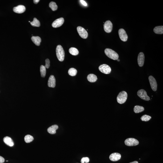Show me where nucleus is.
I'll return each mask as SVG.
<instances>
[{
  "mask_svg": "<svg viewBox=\"0 0 163 163\" xmlns=\"http://www.w3.org/2000/svg\"><path fill=\"white\" fill-rule=\"evenodd\" d=\"M144 107L139 105H136L135 106L134 108V111L136 113L142 112L144 111Z\"/></svg>",
  "mask_w": 163,
  "mask_h": 163,
  "instance_id": "21",
  "label": "nucleus"
},
{
  "mask_svg": "<svg viewBox=\"0 0 163 163\" xmlns=\"http://www.w3.org/2000/svg\"><path fill=\"white\" fill-rule=\"evenodd\" d=\"M105 53L107 56L113 60H117L118 59V54L111 49H106L105 50Z\"/></svg>",
  "mask_w": 163,
  "mask_h": 163,
  "instance_id": "2",
  "label": "nucleus"
},
{
  "mask_svg": "<svg viewBox=\"0 0 163 163\" xmlns=\"http://www.w3.org/2000/svg\"><path fill=\"white\" fill-rule=\"evenodd\" d=\"M113 24L110 21H106L104 24V29L105 31L107 33L111 32L112 29Z\"/></svg>",
  "mask_w": 163,
  "mask_h": 163,
  "instance_id": "8",
  "label": "nucleus"
},
{
  "mask_svg": "<svg viewBox=\"0 0 163 163\" xmlns=\"http://www.w3.org/2000/svg\"><path fill=\"white\" fill-rule=\"evenodd\" d=\"M126 145L128 146H134L138 145L139 142L134 138H130L127 139L124 141Z\"/></svg>",
  "mask_w": 163,
  "mask_h": 163,
  "instance_id": "4",
  "label": "nucleus"
},
{
  "mask_svg": "<svg viewBox=\"0 0 163 163\" xmlns=\"http://www.w3.org/2000/svg\"><path fill=\"white\" fill-rule=\"evenodd\" d=\"M31 40L37 46H39L40 45L41 42V39L38 36H32L31 38Z\"/></svg>",
  "mask_w": 163,
  "mask_h": 163,
  "instance_id": "18",
  "label": "nucleus"
},
{
  "mask_svg": "<svg viewBox=\"0 0 163 163\" xmlns=\"http://www.w3.org/2000/svg\"><path fill=\"white\" fill-rule=\"evenodd\" d=\"M69 52L72 55L76 56L79 54V52L77 49L75 47H72L69 50Z\"/></svg>",
  "mask_w": 163,
  "mask_h": 163,
  "instance_id": "22",
  "label": "nucleus"
},
{
  "mask_svg": "<svg viewBox=\"0 0 163 163\" xmlns=\"http://www.w3.org/2000/svg\"><path fill=\"white\" fill-rule=\"evenodd\" d=\"M137 95L140 98L144 100L149 101L150 100V98L147 94L146 92L144 89H142L139 90L137 92Z\"/></svg>",
  "mask_w": 163,
  "mask_h": 163,
  "instance_id": "6",
  "label": "nucleus"
},
{
  "mask_svg": "<svg viewBox=\"0 0 163 163\" xmlns=\"http://www.w3.org/2000/svg\"><path fill=\"white\" fill-rule=\"evenodd\" d=\"M118 34L120 38L122 41L125 42L127 41L128 36L125 30L123 29H120L118 31Z\"/></svg>",
  "mask_w": 163,
  "mask_h": 163,
  "instance_id": "10",
  "label": "nucleus"
},
{
  "mask_svg": "<svg viewBox=\"0 0 163 163\" xmlns=\"http://www.w3.org/2000/svg\"><path fill=\"white\" fill-rule=\"evenodd\" d=\"M128 94L126 92L122 91L119 93L117 97V101L120 104H123L126 101Z\"/></svg>",
  "mask_w": 163,
  "mask_h": 163,
  "instance_id": "3",
  "label": "nucleus"
},
{
  "mask_svg": "<svg viewBox=\"0 0 163 163\" xmlns=\"http://www.w3.org/2000/svg\"><path fill=\"white\" fill-rule=\"evenodd\" d=\"M77 29L79 35L82 38L86 39L88 36V33L87 31L84 28L80 26L78 27Z\"/></svg>",
  "mask_w": 163,
  "mask_h": 163,
  "instance_id": "7",
  "label": "nucleus"
},
{
  "mask_svg": "<svg viewBox=\"0 0 163 163\" xmlns=\"http://www.w3.org/2000/svg\"><path fill=\"white\" fill-rule=\"evenodd\" d=\"M99 70L102 73L105 74H109L111 72V69L110 66L106 64L100 65Z\"/></svg>",
  "mask_w": 163,
  "mask_h": 163,
  "instance_id": "5",
  "label": "nucleus"
},
{
  "mask_svg": "<svg viewBox=\"0 0 163 163\" xmlns=\"http://www.w3.org/2000/svg\"><path fill=\"white\" fill-rule=\"evenodd\" d=\"M155 33L157 34H163V26H160L156 27L153 29Z\"/></svg>",
  "mask_w": 163,
  "mask_h": 163,
  "instance_id": "20",
  "label": "nucleus"
},
{
  "mask_svg": "<svg viewBox=\"0 0 163 163\" xmlns=\"http://www.w3.org/2000/svg\"><path fill=\"white\" fill-rule=\"evenodd\" d=\"M151 118V117L150 116L147 115H144L141 117V119L142 121L148 122L150 120Z\"/></svg>",
  "mask_w": 163,
  "mask_h": 163,
  "instance_id": "28",
  "label": "nucleus"
},
{
  "mask_svg": "<svg viewBox=\"0 0 163 163\" xmlns=\"http://www.w3.org/2000/svg\"><path fill=\"white\" fill-rule=\"evenodd\" d=\"M30 24L33 26L39 27L40 26V23L39 21L36 18H34L33 21L32 22H30Z\"/></svg>",
  "mask_w": 163,
  "mask_h": 163,
  "instance_id": "23",
  "label": "nucleus"
},
{
  "mask_svg": "<svg viewBox=\"0 0 163 163\" xmlns=\"http://www.w3.org/2000/svg\"><path fill=\"white\" fill-rule=\"evenodd\" d=\"M87 80L89 82H95L97 80V77L96 75L93 74H89L87 77Z\"/></svg>",
  "mask_w": 163,
  "mask_h": 163,
  "instance_id": "19",
  "label": "nucleus"
},
{
  "mask_svg": "<svg viewBox=\"0 0 163 163\" xmlns=\"http://www.w3.org/2000/svg\"><path fill=\"white\" fill-rule=\"evenodd\" d=\"M26 8L24 6L20 5L14 7L13 9L14 12L17 13H22L24 12Z\"/></svg>",
  "mask_w": 163,
  "mask_h": 163,
  "instance_id": "13",
  "label": "nucleus"
},
{
  "mask_svg": "<svg viewBox=\"0 0 163 163\" xmlns=\"http://www.w3.org/2000/svg\"><path fill=\"white\" fill-rule=\"evenodd\" d=\"M24 141L26 143H29L32 142L34 140V137L30 135H27L24 138Z\"/></svg>",
  "mask_w": 163,
  "mask_h": 163,
  "instance_id": "26",
  "label": "nucleus"
},
{
  "mask_svg": "<svg viewBox=\"0 0 163 163\" xmlns=\"http://www.w3.org/2000/svg\"><path fill=\"white\" fill-rule=\"evenodd\" d=\"M80 1L82 4L83 5L85 6H87V3H86V2L85 1L83 0H81Z\"/></svg>",
  "mask_w": 163,
  "mask_h": 163,
  "instance_id": "31",
  "label": "nucleus"
},
{
  "mask_svg": "<svg viewBox=\"0 0 163 163\" xmlns=\"http://www.w3.org/2000/svg\"><path fill=\"white\" fill-rule=\"evenodd\" d=\"M144 60H145V56L143 52H140L138 54L137 58V61L139 66L140 67H142L144 65Z\"/></svg>",
  "mask_w": 163,
  "mask_h": 163,
  "instance_id": "12",
  "label": "nucleus"
},
{
  "mask_svg": "<svg viewBox=\"0 0 163 163\" xmlns=\"http://www.w3.org/2000/svg\"><path fill=\"white\" fill-rule=\"evenodd\" d=\"M149 80L152 89L153 91H156L157 87V85L156 79L153 76H151L149 77Z\"/></svg>",
  "mask_w": 163,
  "mask_h": 163,
  "instance_id": "9",
  "label": "nucleus"
},
{
  "mask_svg": "<svg viewBox=\"0 0 163 163\" xmlns=\"http://www.w3.org/2000/svg\"><path fill=\"white\" fill-rule=\"evenodd\" d=\"M3 141L6 145L10 146H13L14 143L12 139L9 137H6L3 138Z\"/></svg>",
  "mask_w": 163,
  "mask_h": 163,
  "instance_id": "16",
  "label": "nucleus"
},
{
  "mask_svg": "<svg viewBox=\"0 0 163 163\" xmlns=\"http://www.w3.org/2000/svg\"><path fill=\"white\" fill-rule=\"evenodd\" d=\"M48 86L50 87L54 88L56 86V80L53 75H51L48 82Z\"/></svg>",
  "mask_w": 163,
  "mask_h": 163,
  "instance_id": "15",
  "label": "nucleus"
},
{
  "mask_svg": "<svg viewBox=\"0 0 163 163\" xmlns=\"http://www.w3.org/2000/svg\"><path fill=\"white\" fill-rule=\"evenodd\" d=\"M77 70L75 69L72 68L69 70L68 73L71 76H75L77 73Z\"/></svg>",
  "mask_w": 163,
  "mask_h": 163,
  "instance_id": "25",
  "label": "nucleus"
},
{
  "mask_svg": "<svg viewBox=\"0 0 163 163\" xmlns=\"http://www.w3.org/2000/svg\"><path fill=\"white\" fill-rule=\"evenodd\" d=\"M56 55L59 61L62 62L64 61L65 57V52L62 46L60 45H58L56 49Z\"/></svg>",
  "mask_w": 163,
  "mask_h": 163,
  "instance_id": "1",
  "label": "nucleus"
},
{
  "mask_svg": "<svg viewBox=\"0 0 163 163\" xmlns=\"http://www.w3.org/2000/svg\"><path fill=\"white\" fill-rule=\"evenodd\" d=\"M89 159L88 157L82 158L81 160L82 163H88L89 162Z\"/></svg>",
  "mask_w": 163,
  "mask_h": 163,
  "instance_id": "29",
  "label": "nucleus"
},
{
  "mask_svg": "<svg viewBox=\"0 0 163 163\" xmlns=\"http://www.w3.org/2000/svg\"><path fill=\"white\" fill-rule=\"evenodd\" d=\"M117 61H120V60H119V59H117Z\"/></svg>",
  "mask_w": 163,
  "mask_h": 163,
  "instance_id": "35",
  "label": "nucleus"
},
{
  "mask_svg": "<svg viewBox=\"0 0 163 163\" xmlns=\"http://www.w3.org/2000/svg\"><path fill=\"white\" fill-rule=\"evenodd\" d=\"M45 67L46 68L48 69L50 66V61L48 59H46L45 60Z\"/></svg>",
  "mask_w": 163,
  "mask_h": 163,
  "instance_id": "30",
  "label": "nucleus"
},
{
  "mask_svg": "<svg viewBox=\"0 0 163 163\" xmlns=\"http://www.w3.org/2000/svg\"><path fill=\"white\" fill-rule=\"evenodd\" d=\"M64 18H58L52 23V26L54 28H57L60 27L62 25L64 22Z\"/></svg>",
  "mask_w": 163,
  "mask_h": 163,
  "instance_id": "11",
  "label": "nucleus"
},
{
  "mask_svg": "<svg viewBox=\"0 0 163 163\" xmlns=\"http://www.w3.org/2000/svg\"><path fill=\"white\" fill-rule=\"evenodd\" d=\"M121 158V155L120 153L115 152L112 153L109 156L110 160L112 161H117L119 160Z\"/></svg>",
  "mask_w": 163,
  "mask_h": 163,
  "instance_id": "14",
  "label": "nucleus"
},
{
  "mask_svg": "<svg viewBox=\"0 0 163 163\" xmlns=\"http://www.w3.org/2000/svg\"><path fill=\"white\" fill-rule=\"evenodd\" d=\"M39 0H33V2L35 4H37L39 2Z\"/></svg>",
  "mask_w": 163,
  "mask_h": 163,
  "instance_id": "33",
  "label": "nucleus"
},
{
  "mask_svg": "<svg viewBox=\"0 0 163 163\" xmlns=\"http://www.w3.org/2000/svg\"><path fill=\"white\" fill-rule=\"evenodd\" d=\"M58 128V126L57 125H52L47 129V131L51 134H54L56 133V130Z\"/></svg>",
  "mask_w": 163,
  "mask_h": 163,
  "instance_id": "17",
  "label": "nucleus"
},
{
  "mask_svg": "<svg viewBox=\"0 0 163 163\" xmlns=\"http://www.w3.org/2000/svg\"><path fill=\"white\" fill-rule=\"evenodd\" d=\"M5 162V159L4 158L0 156V163H3Z\"/></svg>",
  "mask_w": 163,
  "mask_h": 163,
  "instance_id": "32",
  "label": "nucleus"
},
{
  "mask_svg": "<svg viewBox=\"0 0 163 163\" xmlns=\"http://www.w3.org/2000/svg\"><path fill=\"white\" fill-rule=\"evenodd\" d=\"M49 6L52 9V10L53 11H55L58 9V6H57L55 2H51L49 3Z\"/></svg>",
  "mask_w": 163,
  "mask_h": 163,
  "instance_id": "27",
  "label": "nucleus"
},
{
  "mask_svg": "<svg viewBox=\"0 0 163 163\" xmlns=\"http://www.w3.org/2000/svg\"><path fill=\"white\" fill-rule=\"evenodd\" d=\"M40 73L42 77H45L46 74V68L44 65H42L40 67Z\"/></svg>",
  "mask_w": 163,
  "mask_h": 163,
  "instance_id": "24",
  "label": "nucleus"
},
{
  "mask_svg": "<svg viewBox=\"0 0 163 163\" xmlns=\"http://www.w3.org/2000/svg\"><path fill=\"white\" fill-rule=\"evenodd\" d=\"M130 163H138V162L137 161H134Z\"/></svg>",
  "mask_w": 163,
  "mask_h": 163,
  "instance_id": "34",
  "label": "nucleus"
},
{
  "mask_svg": "<svg viewBox=\"0 0 163 163\" xmlns=\"http://www.w3.org/2000/svg\"><path fill=\"white\" fill-rule=\"evenodd\" d=\"M29 23H30V21H29Z\"/></svg>",
  "mask_w": 163,
  "mask_h": 163,
  "instance_id": "36",
  "label": "nucleus"
}]
</instances>
